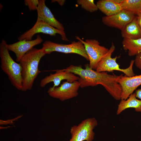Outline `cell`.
<instances>
[{"label":"cell","instance_id":"8","mask_svg":"<svg viewBox=\"0 0 141 141\" xmlns=\"http://www.w3.org/2000/svg\"><path fill=\"white\" fill-rule=\"evenodd\" d=\"M42 33L51 36H55L58 34L60 35L61 39L64 41H68L64 31L55 28L45 22L37 19L33 27L21 35L18 38L19 40H31L36 34Z\"/></svg>","mask_w":141,"mask_h":141},{"label":"cell","instance_id":"11","mask_svg":"<svg viewBox=\"0 0 141 141\" xmlns=\"http://www.w3.org/2000/svg\"><path fill=\"white\" fill-rule=\"evenodd\" d=\"M43 39L39 35L33 40H24L11 44H7L9 51L14 52L16 56V60L19 62L23 56L33 47L42 43Z\"/></svg>","mask_w":141,"mask_h":141},{"label":"cell","instance_id":"9","mask_svg":"<svg viewBox=\"0 0 141 141\" xmlns=\"http://www.w3.org/2000/svg\"><path fill=\"white\" fill-rule=\"evenodd\" d=\"M80 87L78 81L72 83L66 81L63 82L59 87H50L47 92L51 97L63 101L77 96Z\"/></svg>","mask_w":141,"mask_h":141},{"label":"cell","instance_id":"18","mask_svg":"<svg viewBox=\"0 0 141 141\" xmlns=\"http://www.w3.org/2000/svg\"><path fill=\"white\" fill-rule=\"evenodd\" d=\"M122 44L124 49L128 51L130 56H136L141 52V38L136 39L123 38Z\"/></svg>","mask_w":141,"mask_h":141},{"label":"cell","instance_id":"13","mask_svg":"<svg viewBox=\"0 0 141 141\" xmlns=\"http://www.w3.org/2000/svg\"><path fill=\"white\" fill-rule=\"evenodd\" d=\"M56 72L54 74L51 73L49 76L46 77L40 81V86L42 87H44L47 84L51 82L54 83L53 88L58 87L61 81L64 80L67 81L73 82L78 80L79 77L70 72L60 71V70H53Z\"/></svg>","mask_w":141,"mask_h":141},{"label":"cell","instance_id":"7","mask_svg":"<svg viewBox=\"0 0 141 141\" xmlns=\"http://www.w3.org/2000/svg\"><path fill=\"white\" fill-rule=\"evenodd\" d=\"M76 39L83 44L89 58V66L96 70L102 58L108 52L109 49L100 45L98 41L95 39H87L85 41L78 36Z\"/></svg>","mask_w":141,"mask_h":141},{"label":"cell","instance_id":"16","mask_svg":"<svg viewBox=\"0 0 141 141\" xmlns=\"http://www.w3.org/2000/svg\"><path fill=\"white\" fill-rule=\"evenodd\" d=\"M121 31V36L123 38H141V30L137 23L136 16Z\"/></svg>","mask_w":141,"mask_h":141},{"label":"cell","instance_id":"21","mask_svg":"<svg viewBox=\"0 0 141 141\" xmlns=\"http://www.w3.org/2000/svg\"><path fill=\"white\" fill-rule=\"evenodd\" d=\"M39 3L38 0H25V4L27 6L30 10H37Z\"/></svg>","mask_w":141,"mask_h":141},{"label":"cell","instance_id":"2","mask_svg":"<svg viewBox=\"0 0 141 141\" xmlns=\"http://www.w3.org/2000/svg\"><path fill=\"white\" fill-rule=\"evenodd\" d=\"M45 54L42 48H33L26 54L19 61L22 68L21 91H26L32 88L34 81L41 72L39 65L42 58Z\"/></svg>","mask_w":141,"mask_h":141},{"label":"cell","instance_id":"5","mask_svg":"<svg viewBox=\"0 0 141 141\" xmlns=\"http://www.w3.org/2000/svg\"><path fill=\"white\" fill-rule=\"evenodd\" d=\"M42 47L45 54H50L53 52H57L65 54L74 53L79 55L87 60L89 58L84 45L81 41L72 42L69 44H63L46 40L43 44Z\"/></svg>","mask_w":141,"mask_h":141},{"label":"cell","instance_id":"3","mask_svg":"<svg viewBox=\"0 0 141 141\" xmlns=\"http://www.w3.org/2000/svg\"><path fill=\"white\" fill-rule=\"evenodd\" d=\"M6 41L3 39L0 44L1 68L8 76L12 85L17 89L21 90L22 68L19 63L15 62L10 56Z\"/></svg>","mask_w":141,"mask_h":141},{"label":"cell","instance_id":"12","mask_svg":"<svg viewBox=\"0 0 141 141\" xmlns=\"http://www.w3.org/2000/svg\"><path fill=\"white\" fill-rule=\"evenodd\" d=\"M117 82L122 89L121 100H125L141 85V74L132 77L121 74Z\"/></svg>","mask_w":141,"mask_h":141},{"label":"cell","instance_id":"24","mask_svg":"<svg viewBox=\"0 0 141 141\" xmlns=\"http://www.w3.org/2000/svg\"><path fill=\"white\" fill-rule=\"evenodd\" d=\"M135 93L136 97L139 99L141 100V89L136 90Z\"/></svg>","mask_w":141,"mask_h":141},{"label":"cell","instance_id":"19","mask_svg":"<svg viewBox=\"0 0 141 141\" xmlns=\"http://www.w3.org/2000/svg\"><path fill=\"white\" fill-rule=\"evenodd\" d=\"M120 4L122 10L136 15L141 12V0H122Z\"/></svg>","mask_w":141,"mask_h":141},{"label":"cell","instance_id":"10","mask_svg":"<svg viewBox=\"0 0 141 141\" xmlns=\"http://www.w3.org/2000/svg\"><path fill=\"white\" fill-rule=\"evenodd\" d=\"M135 15L130 11L122 10L114 15L103 17L102 21L108 26L121 30L133 20L135 17Z\"/></svg>","mask_w":141,"mask_h":141},{"label":"cell","instance_id":"25","mask_svg":"<svg viewBox=\"0 0 141 141\" xmlns=\"http://www.w3.org/2000/svg\"><path fill=\"white\" fill-rule=\"evenodd\" d=\"M65 0H52L51 1L52 2H57L60 5L62 6L66 2Z\"/></svg>","mask_w":141,"mask_h":141},{"label":"cell","instance_id":"20","mask_svg":"<svg viewBox=\"0 0 141 141\" xmlns=\"http://www.w3.org/2000/svg\"><path fill=\"white\" fill-rule=\"evenodd\" d=\"M77 3L86 11L92 13L98 10L93 0H78Z\"/></svg>","mask_w":141,"mask_h":141},{"label":"cell","instance_id":"22","mask_svg":"<svg viewBox=\"0 0 141 141\" xmlns=\"http://www.w3.org/2000/svg\"><path fill=\"white\" fill-rule=\"evenodd\" d=\"M134 60L136 66L141 70V52L136 56Z\"/></svg>","mask_w":141,"mask_h":141},{"label":"cell","instance_id":"15","mask_svg":"<svg viewBox=\"0 0 141 141\" xmlns=\"http://www.w3.org/2000/svg\"><path fill=\"white\" fill-rule=\"evenodd\" d=\"M96 4L98 9L106 16L114 15L122 10L120 4L115 0H99Z\"/></svg>","mask_w":141,"mask_h":141},{"label":"cell","instance_id":"4","mask_svg":"<svg viewBox=\"0 0 141 141\" xmlns=\"http://www.w3.org/2000/svg\"><path fill=\"white\" fill-rule=\"evenodd\" d=\"M115 48V46L112 42L108 51L99 62L96 70L101 72H113L114 70H117L122 72L125 75L128 77L134 76L135 74L133 69L134 60H131L128 68L125 69L120 68L119 65L116 62V59L119 57L116 56L113 58L111 57L112 54Z\"/></svg>","mask_w":141,"mask_h":141},{"label":"cell","instance_id":"1","mask_svg":"<svg viewBox=\"0 0 141 141\" xmlns=\"http://www.w3.org/2000/svg\"><path fill=\"white\" fill-rule=\"evenodd\" d=\"M85 69H84L81 66L71 65L66 69L60 70L69 72L78 75V81L81 88L95 86L100 84L115 99L121 100L122 89L117 82L120 75H111L105 72L95 70L90 68L88 64L85 65Z\"/></svg>","mask_w":141,"mask_h":141},{"label":"cell","instance_id":"6","mask_svg":"<svg viewBox=\"0 0 141 141\" xmlns=\"http://www.w3.org/2000/svg\"><path fill=\"white\" fill-rule=\"evenodd\" d=\"M97 122L94 118L86 119L77 125H74L70 129L71 138L69 141H92L95 133L93 130L97 125Z\"/></svg>","mask_w":141,"mask_h":141},{"label":"cell","instance_id":"23","mask_svg":"<svg viewBox=\"0 0 141 141\" xmlns=\"http://www.w3.org/2000/svg\"><path fill=\"white\" fill-rule=\"evenodd\" d=\"M137 15V22L141 30V12L138 13Z\"/></svg>","mask_w":141,"mask_h":141},{"label":"cell","instance_id":"17","mask_svg":"<svg viewBox=\"0 0 141 141\" xmlns=\"http://www.w3.org/2000/svg\"><path fill=\"white\" fill-rule=\"evenodd\" d=\"M130 108H134L136 111L141 113V100L137 98L135 93L131 95L126 99L121 100L118 105L116 114L119 115Z\"/></svg>","mask_w":141,"mask_h":141},{"label":"cell","instance_id":"14","mask_svg":"<svg viewBox=\"0 0 141 141\" xmlns=\"http://www.w3.org/2000/svg\"><path fill=\"white\" fill-rule=\"evenodd\" d=\"M37 11V19L42 21L55 28L64 31L63 25L56 19L50 9L46 6L45 0H39Z\"/></svg>","mask_w":141,"mask_h":141}]
</instances>
